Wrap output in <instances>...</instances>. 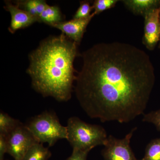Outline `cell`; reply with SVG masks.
<instances>
[{
  "label": "cell",
  "mask_w": 160,
  "mask_h": 160,
  "mask_svg": "<svg viewBox=\"0 0 160 160\" xmlns=\"http://www.w3.org/2000/svg\"><path fill=\"white\" fill-rule=\"evenodd\" d=\"M158 48H159V49H160V39L159 42L158 43Z\"/></svg>",
  "instance_id": "21"
},
{
  "label": "cell",
  "mask_w": 160,
  "mask_h": 160,
  "mask_svg": "<svg viewBox=\"0 0 160 160\" xmlns=\"http://www.w3.org/2000/svg\"><path fill=\"white\" fill-rule=\"evenodd\" d=\"M95 16L94 13H92L90 16L86 18L73 19L67 22L55 24L52 27L59 29L67 37L79 45L86 31V27Z\"/></svg>",
  "instance_id": "8"
},
{
  "label": "cell",
  "mask_w": 160,
  "mask_h": 160,
  "mask_svg": "<svg viewBox=\"0 0 160 160\" xmlns=\"http://www.w3.org/2000/svg\"><path fill=\"white\" fill-rule=\"evenodd\" d=\"M77 45L62 33L42 41L30 53L27 72L35 91L58 102L70 99L77 78L73 62Z\"/></svg>",
  "instance_id": "2"
},
{
  "label": "cell",
  "mask_w": 160,
  "mask_h": 160,
  "mask_svg": "<svg viewBox=\"0 0 160 160\" xmlns=\"http://www.w3.org/2000/svg\"><path fill=\"white\" fill-rule=\"evenodd\" d=\"M39 22L50 26L62 22V14L58 6L48 5L38 18Z\"/></svg>",
  "instance_id": "12"
},
{
  "label": "cell",
  "mask_w": 160,
  "mask_h": 160,
  "mask_svg": "<svg viewBox=\"0 0 160 160\" xmlns=\"http://www.w3.org/2000/svg\"><path fill=\"white\" fill-rule=\"evenodd\" d=\"M140 160H160V138L152 140L147 145L145 155Z\"/></svg>",
  "instance_id": "15"
},
{
  "label": "cell",
  "mask_w": 160,
  "mask_h": 160,
  "mask_svg": "<svg viewBox=\"0 0 160 160\" xmlns=\"http://www.w3.org/2000/svg\"></svg>",
  "instance_id": "22"
},
{
  "label": "cell",
  "mask_w": 160,
  "mask_h": 160,
  "mask_svg": "<svg viewBox=\"0 0 160 160\" xmlns=\"http://www.w3.org/2000/svg\"><path fill=\"white\" fill-rule=\"evenodd\" d=\"M136 129L137 128H133L122 139L112 135L108 137L102 151L104 160H138L130 146V140Z\"/></svg>",
  "instance_id": "6"
},
{
  "label": "cell",
  "mask_w": 160,
  "mask_h": 160,
  "mask_svg": "<svg viewBox=\"0 0 160 160\" xmlns=\"http://www.w3.org/2000/svg\"><path fill=\"white\" fill-rule=\"evenodd\" d=\"M51 155L48 148L39 143L32 146L22 160H48Z\"/></svg>",
  "instance_id": "13"
},
{
  "label": "cell",
  "mask_w": 160,
  "mask_h": 160,
  "mask_svg": "<svg viewBox=\"0 0 160 160\" xmlns=\"http://www.w3.org/2000/svg\"><path fill=\"white\" fill-rule=\"evenodd\" d=\"M122 2L134 14L143 17L151 10L160 7V0H124Z\"/></svg>",
  "instance_id": "10"
},
{
  "label": "cell",
  "mask_w": 160,
  "mask_h": 160,
  "mask_svg": "<svg viewBox=\"0 0 160 160\" xmlns=\"http://www.w3.org/2000/svg\"><path fill=\"white\" fill-rule=\"evenodd\" d=\"M6 137L8 145L7 153L15 160H22L32 146L39 143L23 124Z\"/></svg>",
  "instance_id": "5"
},
{
  "label": "cell",
  "mask_w": 160,
  "mask_h": 160,
  "mask_svg": "<svg viewBox=\"0 0 160 160\" xmlns=\"http://www.w3.org/2000/svg\"><path fill=\"white\" fill-rule=\"evenodd\" d=\"M143 43L149 50H154L160 39V7L153 9L144 17Z\"/></svg>",
  "instance_id": "7"
},
{
  "label": "cell",
  "mask_w": 160,
  "mask_h": 160,
  "mask_svg": "<svg viewBox=\"0 0 160 160\" xmlns=\"http://www.w3.org/2000/svg\"><path fill=\"white\" fill-rule=\"evenodd\" d=\"M22 124L19 120L11 117L6 112H0V134L7 136Z\"/></svg>",
  "instance_id": "14"
},
{
  "label": "cell",
  "mask_w": 160,
  "mask_h": 160,
  "mask_svg": "<svg viewBox=\"0 0 160 160\" xmlns=\"http://www.w3.org/2000/svg\"><path fill=\"white\" fill-rule=\"evenodd\" d=\"M67 139L72 149L90 151L102 145L107 140V132L102 126L83 122L72 117L67 122Z\"/></svg>",
  "instance_id": "3"
},
{
  "label": "cell",
  "mask_w": 160,
  "mask_h": 160,
  "mask_svg": "<svg viewBox=\"0 0 160 160\" xmlns=\"http://www.w3.org/2000/svg\"><path fill=\"white\" fill-rule=\"evenodd\" d=\"M89 151L72 149L71 155L66 160H87Z\"/></svg>",
  "instance_id": "19"
},
{
  "label": "cell",
  "mask_w": 160,
  "mask_h": 160,
  "mask_svg": "<svg viewBox=\"0 0 160 160\" xmlns=\"http://www.w3.org/2000/svg\"><path fill=\"white\" fill-rule=\"evenodd\" d=\"M92 9L93 7L91 6L89 2L82 1L80 2L79 7L73 16V19H80L88 18L91 15L90 12Z\"/></svg>",
  "instance_id": "17"
},
{
  "label": "cell",
  "mask_w": 160,
  "mask_h": 160,
  "mask_svg": "<svg viewBox=\"0 0 160 160\" xmlns=\"http://www.w3.org/2000/svg\"><path fill=\"white\" fill-rule=\"evenodd\" d=\"M25 126L39 142L47 143L50 147L58 140L67 139V127L61 124L53 112H44L31 118Z\"/></svg>",
  "instance_id": "4"
},
{
  "label": "cell",
  "mask_w": 160,
  "mask_h": 160,
  "mask_svg": "<svg viewBox=\"0 0 160 160\" xmlns=\"http://www.w3.org/2000/svg\"><path fill=\"white\" fill-rule=\"evenodd\" d=\"M8 151V145L6 137L0 134V160H3L4 155Z\"/></svg>",
  "instance_id": "20"
},
{
  "label": "cell",
  "mask_w": 160,
  "mask_h": 160,
  "mask_svg": "<svg viewBox=\"0 0 160 160\" xmlns=\"http://www.w3.org/2000/svg\"><path fill=\"white\" fill-rule=\"evenodd\" d=\"M4 8L10 12L11 20L9 30L14 33L19 29L29 27L36 22H38L36 18L32 16L27 12L21 9L16 4H12L9 1H6Z\"/></svg>",
  "instance_id": "9"
},
{
  "label": "cell",
  "mask_w": 160,
  "mask_h": 160,
  "mask_svg": "<svg viewBox=\"0 0 160 160\" xmlns=\"http://www.w3.org/2000/svg\"><path fill=\"white\" fill-rule=\"evenodd\" d=\"M82 57L74 91L89 117L123 123L144 114L155 81L146 52L130 44L113 42L95 45Z\"/></svg>",
  "instance_id": "1"
},
{
  "label": "cell",
  "mask_w": 160,
  "mask_h": 160,
  "mask_svg": "<svg viewBox=\"0 0 160 160\" xmlns=\"http://www.w3.org/2000/svg\"><path fill=\"white\" fill-rule=\"evenodd\" d=\"M21 9H23L36 18L38 22V18L47 6L44 0H24L13 2Z\"/></svg>",
  "instance_id": "11"
},
{
  "label": "cell",
  "mask_w": 160,
  "mask_h": 160,
  "mask_svg": "<svg viewBox=\"0 0 160 160\" xmlns=\"http://www.w3.org/2000/svg\"><path fill=\"white\" fill-rule=\"evenodd\" d=\"M142 121L154 124L158 130L160 131V109L144 114Z\"/></svg>",
  "instance_id": "18"
},
{
  "label": "cell",
  "mask_w": 160,
  "mask_h": 160,
  "mask_svg": "<svg viewBox=\"0 0 160 160\" xmlns=\"http://www.w3.org/2000/svg\"><path fill=\"white\" fill-rule=\"evenodd\" d=\"M118 2H119L118 0H96L92 6L94 10L93 13L96 15L105 10L113 8Z\"/></svg>",
  "instance_id": "16"
}]
</instances>
